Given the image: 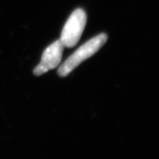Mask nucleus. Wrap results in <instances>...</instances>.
<instances>
[{"instance_id":"nucleus-1","label":"nucleus","mask_w":159,"mask_h":159,"mask_svg":"<svg viewBox=\"0 0 159 159\" xmlns=\"http://www.w3.org/2000/svg\"><path fill=\"white\" fill-rule=\"evenodd\" d=\"M108 35L101 33L85 43L79 47L66 61L59 67L57 74L59 76L64 77L69 75L75 68H77L83 61L94 55L101 47L106 43Z\"/></svg>"},{"instance_id":"nucleus-3","label":"nucleus","mask_w":159,"mask_h":159,"mask_svg":"<svg viewBox=\"0 0 159 159\" xmlns=\"http://www.w3.org/2000/svg\"><path fill=\"white\" fill-rule=\"evenodd\" d=\"M63 49L64 46L60 40L55 41L43 51L40 64L47 69V71L56 68L61 63Z\"/></svg>"},{"instance_id":"nucleus-2","label":"nucleus","mask_w":159,"mask_h":159,"mask_svg":"<svg viewBox=\"0 0 159 159\" xmlns=\"http://www.w3.org/2000/svg\"><path fill=\"white\" fill-rule=\"evenodd\" d=\"M87 16L83 9L78 8L71 13L61 32L60 41L64 47L71 48L78 43L84 30Z\"/></svg>"}]
</instances>
